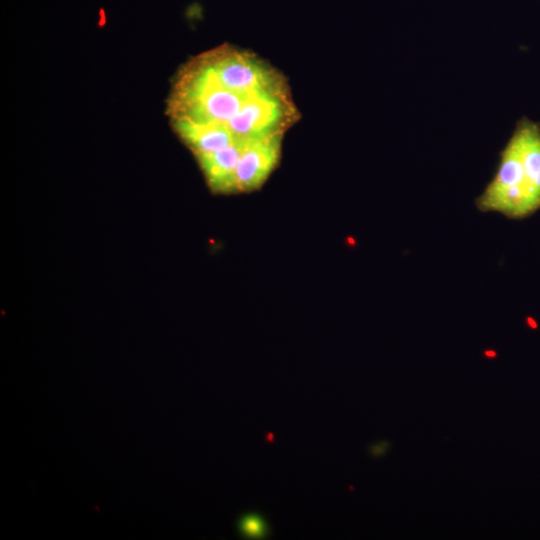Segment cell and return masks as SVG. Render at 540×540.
I'll return each instance as SVG.
<instances>
[{"label":"cell","instance_id":"cell-1","mask_svg":"<svg viewBox=\"0 0 540 540\" xmlns=\"http://www.w3.org/2000/svg\"><path fill=\"white\" fill-rule=\"evenodd\" d=\"M168 109L172 119L221 124L247 143L285 135L300 118L287 80L266 87H231L221 83L199 56L180 70Z\"/></svg>","mask_w":540,"mask_h":540},{"label":"cell","instance_id":"cell-2","mask_svg":"<svg viewBox=\"0 0 540 540\" xmlns=\"http://www.w3.org/2000/svg\"><path fill=\"white\" fill-rule=\"evenodd\" d=\"M499 158L476 207L510 219L529 217L540 209V123L525 116L518 120Z\"/></svg>","mask_w":540,"mask_h":540},{"label":"cell","instance_id":"cell-3","mask_svg":"<svg viewBox=\"0 0 540 540\" xmlns=\"http://www.w3.org/2000/svg\"><path fill=\"white\" fill-rule=\"evenodd\" d=\"M284 135H273L249 143L236 170V192L256 190L276 168Z\"/></svg>","mask_w":540,"mask_h":540},{"label":"cell","instance_id":"cell-4","mask_svg":"<svg viewBox=\"0 0 540 540\" xmlns=\"http://www.w3.org/2000/svg\"><path fill=\"white\" fill-rule=\"evenodd\" d=\"M249 143L236 142L216 151L196 155L206 181L213 191L219 193L236 192L237 166Z\"/></svg>","mask_w":540,"mask_h":540},{"label":"cell","instance_id":"cell-5","mask_svg":"<svg viewBox=\"0 0 540 540\" xmlns=\"http://www.w3.org/2000/svg\"><path fill=\"white\" fill-rule=\"evenodd\" d=\"M172 124L180 138L194 152L195 156L225 148L236 142H242L238 141L221 124L198 122L186 118H174Z\"/></svg>","mask_w":540,"mask_h":540},{"label":"cell","instance_id":"cell-6","mask_svg":"<svg viewBox=\"0 0 540 540\" xmlns=\"http://www.w3.org/2000/svg\"><path fill=\"white\" fill-rule=\"evenodd\" d=\"M240 533L246 538H264L269 534V526L258 513H247L238 521Z\"/></svg>","mask_w":540,"mask_h":540},{"label":"cell","instance_id":"cell-7","mask_svg":"<svg viewBox=\"0 0 540 540\" xmlns=\"http://www.w3.org/2000/svg\"><path fill=\"white\" fill-rule=\"evenodd\" d=\"M388 443L387 442H381L375 446L372 447L371 451L372 454L375 456L382 455L384 451L387 449Z\"/></svg>","mask_w":540,"mask_h":540},{"label":"cell","instance_id":"cell-8","mask_svg":"<svg viewBox=\"0 0 540 540\" xmlns=\"http://www.w3.org/2000/svg\"><path fill=\"white\" fill-rule=\"evenodd\" d=\"M485 355L488 356V357H495V356H496V352H495V351L488 350V351H485Z\"/></svg>","mask_w":540,"mask_h":540},{"label":"cell","instance_id":"cell-9","mask_svg":"<svg viewBox=\"0 0 540 540\" xmlns=\"http://www.w3.org/2000/svg\"><path fill=\"white\" fill-rule=\"evenodd\" d=\"M528 323L530 324V326H531L532 328H536V327H537L535 321H534L533 319H531V318H528Z\"/></svg>","mask_w":540,"mask_h":540}]
</instances>
